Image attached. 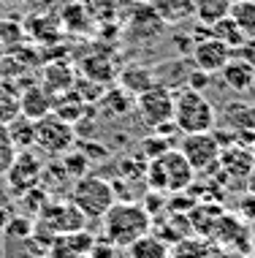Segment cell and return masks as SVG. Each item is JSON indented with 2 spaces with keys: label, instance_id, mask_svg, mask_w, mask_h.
I'll return each instance as SVG.
<instances>
[{
  "label": "cell",
  "instance_id": "obj_39",
  "mask_svg": "<svg viewBox=\"0 0 255 258\" xmlns=\"http://www.w3.org/2000/svg\"><path fill=\"white\" fill-rule=\"evenodd\" d=\"M0 54H3V46H0Z\"/></svg>",
  "mask_w": 255,
  "mask_h": 258
},
{
  "label": "cell",
  "instance_id": "obj_35",
  "mask_svg": "<svg viewBox=\"0 0 255 258\" xmlns=\"http://www.w3.org/2000/svg\"><path fill=\"white\" fill-rule=\"evenodd\" d=\"M244 187H247V193H250V196H255V166H252V171L247 174V179H244Z\"/></svg>",
  "mask_w": 255,
  "mask_h": 258
},
{
  "label": "cell",
  "instance_id": "obj_36",
  "mask_svg": "<svg viewBox=\"0 0 255 258\" xmlns=\"http://www.w3.org/2000/svg\"><path fill=\"white\" fill-rule=\"evenodd\" d=\"M9 218H11V212H9L3 204H0V234H3V228H6V223H9Z\"/></svg>",
  "mask_w": 255,
  "mask_h": 258
},
{
  "label": "cell",
  "instance_id": "obj_34",
  "mask_svg": "<svg viewBox=\"0 0 255 258\" xmlns=\"http://www.w3.org/2000/svg\"><path fill=\"white\" fill-rule=\"evenodd\" d=\"M239 212H242V218L244 220H255V196H250V193H247V196H242V201H239Z\"/></svg>",
  "mask_w": 255,
  "mask_h": 258
},
{
  "label": "cell",
  "instance_id": "obj_8",
  "mask_svg": "<svg viewBox=\"0 0 255 258\" xmlns=\"http://www.w3.org/2000/svg\"><path fill=\"white\" fill-rule=\"evenodd\" d=\"M73 142H76L73 125L63 122L60 117L46 114L41 120H36V147L41 152H46L52 158H60L73 147Z\"/></svg>",
  "mask_w": 255,
  "mask_h": 258
},
{
  "label": "cell",
  "instance_id": "obj_17",
  "mask_svg": "<svg viewBox=\"0 0 255 258\" xmlns=\"http://www.w3.org/2000/svg\"><path fill=\"white\" fill-rule=\"evenodd\" d=\"M9 142L14 144V150H33L36 147V120H27L25 114H17L14 120L6 125Z\"/></svg>",
  "mask_w": 255,
  "mask_h": 258
},
{
  "label": "cell",
  "instance_id": "obj_12",
  "mask_svg": "<svg viewBox=\"0 0 255 258\" xmlns=\"http://www.w3.org/2000/svg\"><path fill=\"white\" fill-rule=\"evenodd\" d=\"M220 79H223V85L228 90H233V93H250L255 87V62L233 54V57L225 62V68L220 71Z\"/></svg>",
  "mask_w": 255,
  "mask_h": 258
},
{
  "label": "cell",
  "instance_id": "obj_40",
  "mask_svg": "<svg viewBox=\"0 0 255 258\" xmlns=\"http://www.w3.org/2000/svg\"><path fill=\"white\" fill-rule=\"evenodd\" d=\"M252 228H255V220H252Z\"/></svg>",
  "mask_w": 255,
  "mask_h": 258
},
{
  "label": "cell",
  "instance_id": "obj_21",
  "mask_svg": "<svg viewBox=\"0 0 255 258\" xmlns=\"http://www.w3.org/2000/svg\"><path fill=\"white\" fill-rule=\"evenodd\" d=\"M206 30H209V36H212V38L223 41V44H225V46H231L233 52H236L239 46H244V44H247L244 33L239 30V25L233 22L231 17H223L220 22H215L212 27H206Z\"/></svg>",
  "mask_w": 255,
  "mask_h": 258
},
{
  "label": "cell",
  "instance_id": "obj_6",
  "mask_svg": "<svg viewBox=\"0 0 255 258\" xmlns=\"http://www.w3.org/2000/svg\"><path fill=\"white\" fill-rule=\"evenodd\" d=\"M177 150L185 155V160L193 166V171H196V174L217 171L220 144H217V139H215L212 131H206V134H185Z\"/></svg>",
  "mask_w": 255,
  "mask_h": 258
},
{
  "label": "cell",
  "instance_id": "obj_27",
  "mask_svg": "<svg viewBox=\"0 0 255 258\" xmlns=\"http://www.w3.org/2000/svg\"><path fill=\"white\" fill-rule=\"evenodd\" d=\"M33 223L36 220H30V215H11L3 228V236L9 242H25L27 236H33Z\"/></svg>",
  "mask_w": 255,
  "mask_h": 258
},
{
  "label": "cell",
  "instance_id": "obj_14",
  "mask_svg": "<svg viewBox=\"0 0 255 258\" xmlns=\"http://www.w3.org/2000/svg\"><path fill=\"white\" fill-rule=\"evenodd\" d=\"M220 122L228 131H255V103L244 98L228 101L220 111Z\"/></svg>",
  "mask_w": 255,
  "mask_h": 258
},
{
  "label": "cell",
  "instance_id": "obj_15",
  "mask_svg": "<svg viewBox=\"0 0 255 258\" xmlns=\"http://www.w3.org/2000/svg\"><path fill=\"white\" fill-rule=\"evenodd\" d=\"M73 82H76V71H73L71 62H49V66L41 71V85L49 90L52 95L73 90Z\"/></svg>",
  "mask_w": 255,
  "mask_h": 258
},
{
  "label": "cell",
  "instance_id": "obj_33",
  "mask_svg": "<svg viewBox=\"0 0 255 258\" xmlns=\"http://www.w3.org/2000/svg\"><path fill=\"white\" fill-rule=\"evenodd\" d=\"M209 82H212V76L209 74H204V71H198V68H190V74H188V79H185V87H190V90H206L209 87Z\"/></svg>",
  "mask_w": 255,
  "mask_h": 258
},
{
  "label": "cell",
  "instance_id": "obj_30",
  "mask_svg": "<svg viewBox=\"0 0 255 258\" xmlns=\"http://www.w3.org/2000/svg\"><path fill=\"white\" fill-rule=\"evenodd\" d=\"M141 147H144V158H147V160H152V158H157V155H163L166 150H171L168 142H166V139H163L160 134H152V136L147 139V142L141 144Z\"/></svg>",
  "mask_w": 255,
  "mask_h": 258
},
{
  "label": "cell",
  "instance_id": "obj_37",
  "mask_svg": "<svg viewBox=\"0 0 255 258\" xmlns=\"http://www.w3.org/2000/svg\"><path fill=\"white\" fill-rule=\"evenodd\" d=\"M250 152H252V158H255V142H252V147H250Z\"/></svg>",
  "mask_w": 255,
  "mask_h": 258
},
{
  "label": "cell",
  "instance_id": "obj_32",
  "mask_svg": "<svg viewBox=\"0 0 255 258\" xmlns=\"http://www.w3.org/2000/svg\"><path fill=\"white\" fill-rule=\"evenodd\" d=\"M117 255V247L112 245V242L103 236V239H95L93 247H90V255L87 258H114Z\"/></svg>",
  "mask_w": 255,
  "mask_h": 258
},
{
  "label": "cell",
  "instance_id": "obj_3",
  "mask_svg": "<svg viewBox=\"0 0 255 258\" xmlns=\"http://www.w3.org/2000/svg\"><path fill=\"white\" fill-rule=\"evenodd\" d=\"M215 122L217 111L204 93L190 87L174 93V125L179 134H206V131H215Z\"/></svg>",
  "mask_w": 255,
  "mask_h": 258
},
{
  "label": "cell",
  "instance_id": "obj_5",
  "mask_svg": "<svg viewBox=\"0 0 255 258\" xmlns=\"http://www.w3.org/2000/svg\"><path fill=\"white\" fill-rule=\"evenodd\" d=\"M136 111H139L141 122L149 131L160 128L166 122H174V93L155 82L149 90L136 95Z\"/></svg>",
  "mask_w": 255,
  "mask_h": 258
},
{
  "label": "cell",
  "instance_id": "obj_23",
  "mask_svg": "<svg viewBox=\"0 0 255 258\" xmlns=\"http://www.w3.org/2000/svg\"><path fill=\"white\" fill-rule=\"evenodd\" d=\"M25 38H27L25 36V22L11 19V17L0 19V46H3V52H14L17 46H22Z\"/></svg>",
  "mask_w": 255,
  "mask_h": 258
},
{
  "label": "cell",
  "instance_id": "obj_16",
  "mask_svg": "<svg viewBox=\"0 0 255 258\" xmlns=\"http://www.w3.org/2000/svg\"><path fill=\"white\" fill-rule=\"evenodd\" d=\"M87 109H90V103H84V101L79 98L76 90H68V93L54 95L52 114H54V117H60V120L68 122V125H73V122H79L81 117L87 114Z\"/></svg>",
  "mask_w": 255,
  "mask_h": 258
},
{
  "label": "cell",
  "instance_id": "obj_2",
  "mask_svg": "<svg viewBox=\"0 0 255 258\" xmlns=\"http://www.w3.org/2000/svg\"><path fill=\"white\" fill-rule=\"evenodd\" d=\"M193 177H196V171H193V166L185 160L179 150H166L163 155L147 160V171H144L149 190H157V193L188 190L193 185Z\"/></svg>",
  "mask_w": 255,
  "mask_h": 258
},
{
  "label": "cell",
  "instance_id": "obj_7",
  "mask_svg": "<svg viewBox=\"0 0 255 258\" xmlns=\"http://www.w3.org/2000/svg\"><path fill=\"white\" fill-rule=\"evenodd\" d=\"M41 179H44V160L33 150H19L9 163V169H6V182H9V190L17 199L30 187L41 185Z\"/></svg>",
  "mask_w": 255,
  "mask_h": 258
},
{
  "label": "cell",
  "instance_id": "obj_22",
  "mask_svg": "<svg viewBox=\"0 0 255 258\" xmlns=\"http://www.w3.org/2000/svg\"><path fill=\"white\" fill-rule=\"evenodd\" d=\"M228 17L239 25V30L244 33L247 41H255V0H239V3H233Z\"/></svg>",
  "mask_w": 255,
  "mask_h": 258
},
{
  "label": "cell",
  "instance_id": "obj_18",
  "mask_svg": "<svg viewBox=\"0 0 255 258\" xmlns=\"http://www.w3.org/2000/svg\"><path fill=\"white\" fill-rule=\"evenodd\" d=\"M125 250H128V258H171V247L152 231L130 242Z\"/></svg>",
  "mask_w": 255,
  "mask_h": 258
},
{
  "label": "cell",
  "instance_id": "obj_9",
  "mask_svg": "<svg viewBox=\"0 0 255 258\" xmlns=\"http://www.w3.org/2000/svg\"><path fill=\"white\" fill-rule=\"evenodd\" d=\"M36 223H41L44 228H49L52 234H71V231H81L87 218L71 204V201H68V204L49 201V204L36 215Z\"/></svg>",
  "mask_w": 255,
  "mask_h": 258
},
{
  "label": "cell",
  "instance_id": "obj_31",
  "mask_svg": "<svg viewBox=\"0 0 255 258\" xmlns=\"http://www.w3.org/2000/svg\"><path fill=\"white\" fill-rule=\"evenodd\" d=\"M17 155V150H14V144L9 142V134H6V128L0 125V171L9 169V163L14 160Z\"/></svg>",
  "mask_w": 255,
  "mask_h": 258
},
{
  "label": "cell",
  "instance_id": "obj_38",
  "mask_svg": "<svg viewBox=\"0 0 255 258\" xmlns=\"http://www.w3.org/2000/svg\"><path fill=\"white\" fill-rule=\"evenodd\" d=\"M231 3H239V0H231Z\"/></svg>",
  "mask_w": 255,
  "mask_h": 258
},
{
  "label": "cell",
  "instance_id": "obj_26",
  "mask_svg": "<svg viewBox=\"0 0 255 258\" xmlns=\"http://www.w3.org/2000/svg\"><path fill=\"white\" fill-rule=\"evenodd\" d=\"M19 114V90H11L9 82L0 85V125H9Z\"/></svg>",
  "mask_w": 255,
  "mask_h": 258
},
{
  "label": "cell",
  "instance_id": "obj_13",
  "mask_svg": "<svg viewBox=\"0 0 255 258\" xmlns=\"http://www.w3.org/2000/svg\"><path fill=\"white\" fill-rule=\"evenodd\" d=\"M54 95L44 85H27L19 93V114H25L27 120H41V117L52 114Z\"/></svg>",
  "mask_w": 255,
  "mask_h": 258
},
{
  "label": "cell",
  "instance_id": "obj_25",
  "mask_svg": "<svg viewBox=\"0 0 255 258\" xmlns=\"http://www.w3.org/2000/svg\"><path fill=\"white\" fill-rule=\"evenodd\" d=\"M152 9L160 19L166 22H177L193 14V0H152Z\"/></svg>",
  "mask_w": 255,
  "mask_h": 258
},
{
  "label": "cell",
  "instance_id": "obj_29",
  "mask_svg": "<svg viewBox=\"0 0 255 258\" xmlns=\"http://www.w3.org/2000/svg\"><path fill=\"white\" fill-rule=\"evenodd\" d=\"M60 158H63V171L68 174V177L79 179V177H84V174H87V158L84 155L68 150L65 155H60Z\"/></svg>",
  "mask_w": 255,
  "mask_h": 258
},
{
  "label": "cell",
  "instance_id": "obj_28",
  "mask_svg": "<svg viewBox=\"0 0 255 258\" xmlns=\"http://www.w3.org/2000/svg\"><path fill=\"white\" fill-rule=\"evenodd\" d=\"M206 255H209L206 242L196 239V236H182L179 242H174V250H171V258H206Z\"/></svg>",
  "mask_w": 255,
  "mask_h": 258
},
{
  "label": "cell",
  "instance_id": "obj_10",
  "mask_svg": "<svg viewBox=\"0 0 255 258\" xmlns=\"http://www.w3.org/2000/svg\"><path fill=\"white\" fill-rule=\"evenodd\" d=\"M231 57H233V49H231V46H225L223 41L212 38L209 30H206V38H201V41L193 44V66H196L198 71L209 74V76H215V74L223 71L225 62H228Z\"/></svg>",
  "mask_w": 255,
  "mask_h": 258
},
{
  "label": "cell",
  "instance_id": "obj_24",
  "mask_svg": "<svg viewBox=\"0 0 255 258\" xmlns=\"http://www.w3.org/2000/svg\"><path fill=\"white\" fill-rule=\"evenodd\" d=\"M101 109H106L112 117H120V114H128L133 101H130V93H125L122 87H114V90H103V95L98 98Z\"/></svg>",
  "mask_w": 255,
  "mask_h": 258
},
{
  "label": "cell",
  "instance_id": "obj_19",
  "mask_svg": "<svg viewBox=\"0 0 255 258\" xmlns=\"http://www.w3.org/2000/svg\"><path fill=\"white\" fill-rule=\"evenodd\" d=\"M231 6H233L231 0H193V17L204 27H212L223 17H228Z\"/></svg>",
  "mask_w": 255,
  "mask_h": 258
},
{
  "label": "cell",
  "instance_id": "obj_11",
  "mask_svg": "<svg viewBox=\"0 0 255 258\" xmlns=\"http://www.w3.org/2000/svg\"><path fill=\"white\" fill-rule=\"evenodd\" d=\"M255 166V158L252 152L247 147H239V144H231V147L220 150V160H217V169L223 177L228 179H239V182H244L247 174L252 171Z\"/></svg>",
  "mask_w": 255,
  "mask_h": 258
},
{
  "label": "cell",
  "instance_id": "obj_1",
  "mask_svg": "<svg viewBox=\"0 0 255 258\" xmlns=\"http://www.w3.org/2000/svg\"><path fill=\"white\" fill-rule=\"evenodd\" d=\"M103 223V236L114 247H128L139 236L152 231V218L141 204L136 201H114L109 212L101 218Z\"/></svg>",
  "mask_w": 255,
  "mask_h": 258
},
{
  "label": "cell",
  "instance_id": "obj_4",
  "mask_svg": "<svg viewBox=\"0 0 255 258\" xmlns=\"http://www.w3.org/2000/svg\"><path fill=\"white\" fill-rule=\"evenodd\" d=\"M114 201L117 196H114L112 182L103 177H95V174H84V177L73 179V185H71V204L87 220H101Z\"/></svg>",
  "mask_w": 255,
  "mask_h": 258
},
{
  "label": "cell",
  "instance_id": "obj_20",
  "mask_svg": "<svg viewBox=\"0 0 255 258\" xmlns=\"http://www.w3.org/2000/svg\"><path fill=\"white\" fill-rule=\"evenodd\" d=\"M120 82H122V90H125V93H130V95H141L144 90H149V87L155 85V74H152V68L130 66L128 71H122Z\"/></svg>",
  "mask_w": 255,
  "mask_h": 258
}]
</instances>
